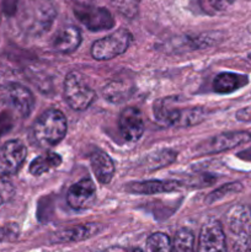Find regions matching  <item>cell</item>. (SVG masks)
Segmentation results:
<instances>
[{"instance_id":"32","label":"cell","mask_w":251,"mask_h":252,"mask_svg":"<svg viewBox=\"0 0 251 252\" xmlns=\"http://www.w3.org/2000/svg\"><path fill=\"white\" fill-rule=\"evenodd\" d=\"M249 61L251 62V54H249Z\"/></svg>"},{"instance_id":"19","label":"cell","mask_w":251,"mask_h":252,"mask_svg":"<svg viewBox=\"0 0 251 252\" xmlns=\"http://www.w3.org/2000/svg\"><path fill=\"white\" fill-rule=\"evenodd\" d=\"M62 164V157L57 153L47 152L44 154L37 157L30 164V172L33 176H41L46 172L56 169Z\"/></svg>"},{"instance_id":"17","label":"cell","mask_w":251,"mask_h":252,"mask_svg":"<svg viewBox=\"0 0 251 252\" xmlns=\"http://www.w3.org/2000/svg\"><path fill=\"white\" fill-rule=\"evenodd\" d=\"M249 84V78L244 74L224 71L214 78L213 89L218 94H230Z\"/></svg>"},{"instance_id":"30","label":"cell","mask_w":251,"mask_h":252,"mask_svg":"<svg viewBox=\"0 0 251 252\" xmlns=\"http://www.w3.org/2000/svg\"><path fill=\"white\" fill-rule=\"evenodd\" d=\"M238 157L240 158V159L246 160V161H251V148H249V149H246V150H244V152L239 153Z\"/></svg>"},{"instance_id":"20","label":"cell","mask_w":251,"mask_h":252,"mask_svg":"<svg viewBox=\"0 0 251 252\" xmlns=\"http://www.w3.org/2000/svg\"><path fill=\"white\" fill-rule=\"evenodd\" d=\"M176 152L171 149H160L147 155L143 159L142 165L145 167V170H149V171L159 170L172 164L176 160Z\"/></svg>"},{"instance_id":"13","label":"cell","mask_w":251,"mask_h":252,"mask_svg":"<svg viewBox=\"0 0 251 252\" xmlns=\"http://www.w3.org/2000/svg\"><path fill=\"white\" fill-rule=\"evenodd\" d=\"M96 198V187L93 180L83 179L70 186L66 193V202L73 209L89 208Z\"/></svg>"},{"instance_id":"26","label":"cell","mask_w":251,"mask_h":252,"mask_svg":"<svg viewBox=\"0 0 251 252\" xmlns=\"http://www.w3.org/2000/svg\"><path fill=\"white\" fill-rule=\"evenodd\" d=\"M241 189V186L239 184H230V185H225L224 187H221L220 189H218V191H216L214 193H212V201H217V199L221 198V197L224 196V194H226L229 192V193H235V192L240 191Z\"/></svg>"},{"instance_id":"22","label":"cell","mask_w":251,"mask_h":252,"mask_svg":"<svg viewBox=\"0 0 251 252\" xmlns=\"http://www.w3.org/2000/svg\"><path fill=\"white\" fill-rule=\"evenodd\" d=\"M145 252H171V240L164 233H154L147 239Z\"/></svg>"},{"instance_id":"27","label":"cell","mask_w":251,"mask_h":252,"mask_svg":"<svg viewBox=\"0 0 251 252\" xmlns=\"http://www.w3.org/2000/svg\"><path fill=\"white\" fill-rule=\"evenodd\" d=\"M236 120L240 122H251V106L239 110L236 112Z\"/></svg>"},{"instance_id":"21","label":"cell","mask_w":251,"mask_h":252,"mask_svg":"<svg viewBox=\"0 0 251 252\" xmlns=\"http://www.w3.org/2000/svg\"><path fill=\"white\" fill-rule=\"evenodd\" d=\"M171 252H194V238L191 230L180 229L171 243Z\"/></svg>"},{"instance_id":"24","label":"cell","mask_w":251,"mask_h":252,"mask_svg":"<svg viewBox=\"0 0 251 252\" xmlns=\"http://www.w3.org/2000/svg\"><path fill=\"white\" fill-rule=\"evenodd\" d=\"M199 6L209 15L223 12L230 6L231 0H198Z\"/></svg>"},{"instance_id":"14","label":"cell","mask_w":251,"mask_h":252,"mask_svg":"<svg viewBox=\"0 0 251 252\" xmlns=\"http://www.w3.org/2000/svg\"><path fill=\"white\" fill-rule=\"evenodd\" d=\"M127 191L130 193L137 194H157L165 193V192H174L179 191L181 189V184L177 181H159V180H150V181L142 182H133V184L127 185Z\"/></svg>"},{"instance_id":"15","label":"cell","mask_w":251,"mask_h":252,"mask_svg":"<svg viewBox=\"0 0 251 252\" xmlns=\"http://www.w3.org/2000/svg\"><path fill=\"white\" fill-rule=\"evenodd\" d=\"M90 165L100 184L106 185L112 180L115 174V164L107 153L102 150H95L90 155Z\"/></svg>"},{"instance_id":"5","label":"cell","mask_w":251,"mask_h":252,"mask_svg":"<svg viewBox=\"0 0 251 252\" xmlns=\"http://www.w3.org/2000/svg\"><path fill=\"white\" fill-rule=\"evenodd\" d=\"M132 42L128 30L120 29L113 33L97 39L91 47V56L96 61H110L125 53Z\"/></svg>"},{"instance_id":"23","label":"cell","mask_w":251,"mask_h":252,"mask_svg":"<svg viewBox=\"0 0 251 252\" xmlns=\"http://www.w3.org/2000/svg\"><path fill=\"white\" fill-rule=\"evenodd\" d=\"M112 6L127 19H134L139 11L137 0H111Z\"/></svg>"},{"instance_id":"28","label":"cell","mask_w":251,"mask_h":252,"mask_svg":"<svg viewBox=\"0 0 251 252\" xmlns=\"http://www.w3.org/2000/svg\"><path fill=\"white\" fill-rule=\"evenodd\" d=\"M14 235L12 230L7 226H0V243L5 240H9L11 239V236Z\"/></svg>"},{"instance_id":"7","label":"cell","mask_w":251,"mask_h":252,"mask_svg":"<svg viewBox=\"0 0 251 252\" xmlns=\"http://www.w3.org/2000/svg\"><path fill=\"white\" fill-rule=\"evenodd\" d=\"M251 140V134L248 132H226L216 137L209 138L208 140L198 145L197 152L199 154L209 155L217 154V153L225 152V150L233 149V148L244 145Z\"/></svg>"},{"instance_id":"18","label":"cell","mask_w":251,"mask_h":252,"mask_svg":"<svg viewBox=\"0 0 251 252\" xmlns=\"http://www.w3.org/2000/svg\"><path fill=\"white\" fill-rule=\"evenodd\" d=\"M133 88L129 83L123 80H113L103 88L102 94L107 101L112 103L125 102L129 98Z\"/></svg>"},{"instance_id":"12","label":"cell","mask_w":251,"mask_h":252,"mask_svg":"<svg viewBox=\"0 0 251 252\" xmlns=\"http://www.w3.org/2000/svg\"><path fill=\"white\" fill-rule=\"evenodd\" d=\"M102 230V225L97 223H86L74 225L70 228H63L52 235V244H70L86 240L97 235Z\"/></svg>"},{"instance_id":"1","label":"cell","mask_w":251,"mask_h":252,"mask_svg":"<svg viewBox=\"0 0 251 252\" xmlns=\"http://www.w3.org/2000/svg\"><path fill=\"white\" fill-rule=\"evenodd\" d=\"M68 123L63 112L56 108L42 113L32 127L31 137L34 144L43 149L56 147L65 137Z\"/></svg>"},{"instance_id":"2","label":"cell","mask_w":251,"mask_h":252,"mask_svg":"<svg viewBox=\"0 0 251 252\" xmlns=\"http://www.w3.org/2000/svg\"><path fill=\"white\" fill-rule=\"evenodd\" d=\"M171 103L172 98H164L154 103L155 120L160 125L172 126V127H191L198 125L206 118L204 108H176Z\"/></svg>"},{"instance_id":"25","label":"cell","mask_w":251,"mask_h":252,"mask_svg":"<svg viewBox=\"0 0 251 252\" xmlns=\"http://www.w3.org/2000/svg\"><path fill=\"white\" fill-rule=\"evenodd\" d=\"M15 187L9 176L0 172V207L7 203L14 197Z\"/></svg>"},{"instance_id":"16","label":"cell","mask_w":251,"mask_h":252,"mask_svg":"<svg viewBox=\"0 0 251 252\" xmlns=\"http://www.w3.org/2000/svg\"><path fill=\"white\" fill-rule=\"evenodd\" d=\"M81 43V33L78 27L68 26L62 29L54 36L52 47L59 53L68 54L75 51Z\"/></svg>"},{"instance_id":"6","label":"cell","mask_w":251,"mask_h":252,"mask_svg":"<svg viewBox=\"0 0 251 252\" xmlns=\"http://www.w3.org/2000/svg\"><path fill=\"white\" fill-rule=\"evenodd\" d=\"M74 14L76 19L90 31H103L115 26L112 14L105 7L94 5H76Z\"/></svg>"},{"instance_id":"4","label":"cell","mask_w":251,"mask_h":252,"mask_svg":"<svg viewBox=\"0 0 251 252\" xmlns=\"http://www.w3.org/2000/svg\"><path fill=\"white\" fill-rule=\"evenodd\" d=\"M64 97L73 110L84 111L93 103L95 91L80 73L71 71L64 80Z\"/></svg>"},{"instance_id":"11","label":"cell","mask_w":251,"mask_h":252,"mask_svg":"<svg viewBox=\"0 0 251 252\" xmlns=\"http://www.w3.org/2000/svg\"><path fill=\"white\" fill-rule=\"evenodd\" d=\"M118 126L122 137L129 143L138 142L144 133L143 116L135 107H127L121 112Z\"/></svg>"},{"instance_id":"10","label":"cell","mask_w":251,"mask_h":252,"mask_svg":"<svg viewBox=\"0 0 251 252\" xmlns=\"http://www.w3.org/2000/svg\"><path fill=\"white\" fill-rule=\"evenodd\" d=\"M198 252H228L225 234L218 220L211 219L203 224L199 234Z\"/></svg>"},{"instance_id":"8","label":"cell","mask_w":251,"mask_h":252,"mask_svg":"<svg viewBox=\"0 0 251 252\" xmlns=\"http://www.w3.org/2000/svg\"><path fill=\"white\" fill-rule=\"evenodd\" d=\"M5 102L21 117H29L34 106V97L31 91L24 85L10 83L2 89Z\"/></svg>"},{"instance_id":"31","label":"cell","mask_w":251,"mask_h":252,"mask_svg":"<svg viewBox=\"0 0 251 252\" xmlns=\"http://www.w3.org/2000/svg\"><path fill=\"white\" fill-rule=\"evenodd\" d=\"M76 2V5H93V2L95 0H74Z\"/></svg>"},{"instance_id":"9","label":"cell","mask_w":251,"mask_h":252,"mask_svg":"<svg viewBox=\"0 0 251 252\" xmlns=\"http://www.w3.org/2000/svg\"><path fill=\"white\" fill-rule=\"evenodd\" d=\"M27 149L20 140H9L0 147V172L11 176L15 175L26 159Z\"/></svg>"},{"instance_id":"29","label":"cell","mask_w":251,"mask_h":252,"mask_svg":"<svg viewBox=\"0 0 251 252\" xmlns=\"http://www.w3.org/2000/svg\"><path fill=\"white\" fill-rule=\"evenodd\" d=\"M10 127H11V123L9 122V118L6 116H1V118H0V135L7 132Z\"/></svg>"},{"instance_id":"3","label":"cell","mask_w":251,"mask_h":252,"mask_svg":"<svg viewBox=\"0 0 251 252\" xmlns=\"http://www.w3.org/2000/svg\"><path fill=\"white\" fill-rule=\"evenodd\" d=\"M226 220L235 252H251V209L243 204L233 207Z\"/></svg>"}]
</instances>
